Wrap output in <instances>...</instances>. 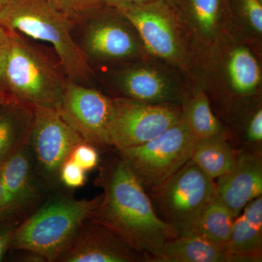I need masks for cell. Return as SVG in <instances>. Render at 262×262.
Segmentation results:
<instances>
[{"label":"cell","instance_id":"cell-1","mask_svg":"<svg viewBox=\"0 0 262 262\" xmlns=\"http://www.w3.org/2000/svg\"><path fill=\"white\" fill-rule=\"evenodd\" d=\"M97 184L103 199L89 219L113 230L131 247L156 262L164 244L177 237L158 215L149 194L121 157L106 164Z\"/></svg>","mask_w":262,"mask_h":262},{"label":"cell","instance_id":"cell-2","mask_svg":"<svg viewBox=\"0 0 262 262\" xmlns=\"http://www.w3.org/2000/svg\"><path fill=\"white\" fill-rule=\"evenodd\" d=\"M206 92L225 127L262 101V50L229 31L188 75Z\"/></svg>","mask_w":262,"mask_h":262},{"label":"cell","instance_id":"cell-3","mask_svg":"<svg viewBox=\"0 0 262 262\" xmlns=\"http://www.w3.org/2000/svg\"><path fill=\"white\" fill-rule=\"evenodd\" d=\"M72 25L48 0H8L0 14L3 28L51 44L68 79L89 82L94 72L71 34Z\"/></svg>","mask_w":262,"mask_h":262},{"label":"cell","instance_id":"cell-4","mask_svg":"<svg viewBox=\"0 0 262 262\" xmlns=\"http://www.w3.org/2000/svg\"><path fill=\"white\" fill-rule=\"evenodd\" d=\"M102 199L101 194L90 200L63 196L48 202L15 228L10 248L37 253L45 261H57Z\"/></svg>","mask_w":262,"mask_h":262},{"label":"cell","instance_id":"cell-5","mask_svg":"<svg viewBox=\"0 0 262 262\" xmlns=\"http://www.w3.org/2000/svg\"><path fill=\"white\" fill-rule=\"evenodd\" d=\"M8 32L10 43L4 71L5 95L33 107L58 110L67 80L40 50L19 33Z\"/></svg>","mask_w":262,"mask_h":262},{"label":"cell","instance_id":"cell-6","mask_svg":"<svg viewBox=\"0 0 262 262\" xmlns=\"http://www.w3.org/2000/svg\"><path fill=\"white\" fill-rule=\"evenodd\" d=\"M104 69L103 81L115 96L181 106L189 90L187 74L150 55Z\"/></svg>","mask_w":262,"mask_h":262},{"label":"cell","instance_id":"cell-7","mask_svg":"<svg viewBox=\"0 0 262 262\" xmlns=\"http://www.w3.org/2000/svg\"><path fill=\"white\" fill-rule=\"evenodd\" d=\"M118 10L134 24L150 56L190 73L196 64L195 55L172 5L155 0Z\"/></svg>","mask_w":262,"mask_h":262},{"label":"cell","instance_id":"cell-8","mask_svg":"<svg viewBox=\"0 0 262 262\" xmlns=\"http://www.w3.org/2000/svg\"><path fill=\"white\" fill-rule=\"evenodd\" d=\"M196 142L180 119L152 140L117 151L148 194H152L191 160Z\"/></svg>","mask_w":262,"mask_h":262},{"label":"cell","instance_id":"cell-9","mask_svg":"<svg viewBox=\"0 0 262 262\" xmlns=\"http://www.w3.org/2000/svg\"><path fill=\"white\" fill-rule=\"evenodd\" d=\"M215 193L214 179L190 160L151 195L156 201L160 218L177 236H182L192 232Z\"/></svg>","mask_w":262,"mask_h":262},{"label":"cell","instance_id":"cell-10","mask_svg":"<svg viewBox=\"0 0 262 262\" xmlns=\"http://www.w3.org/2000/svg\"><path fill=\"white\" fill-rule=\"evenodd\" d=\"M84 24L81 48L103 68L149 55L134 24L115 8L103 5Z\"/></svg>","mask_w":262,"mask_h":262},{"label":"cell","instance_id":"cell-11","mask_svg":"<svg viewBox=\"0 0 262 262\" xmlns=\"http://www.w3.org/2000/svg\"><path fill=\"white\" fill-rule=\"evenodd\" d=\"M108 128L110 145L117 150L141 145L173 126L182 116L181 106L160 104L114 96Z\"/></svg>","mask_w":262,"mask_h":262},{"label":"cell","instance_id":"cell-12","mask_svg":"<svg viewBox=\"0 0 262 262\" xmlns=\"http://www.w3.org/2000/svg\"><path fill=\"white\" fill-rule=\"evenodd\" d=\"M85 141L54 108L36 106L29 144L39 173L48 184L59 181L62 165L77 144Z\"/></svg>","mask_w":262,"mask_h":262},{"label":"cell","instance_id":"cell-13","mask_svg":"<svg viewBox=\"0 0 262 262\" xmlns=\"http://www.w3.org/2000/svg\"><path fill=\"white\" fill-rule=\"evenodd\" d=\"M113 110V97L67 79L57 111L86 142L106 148L111 146L108 128Z\"/></svg>","mask_w":262,"mask_h":262},{"label":"cell","instance_id":"cell-14","mask_svg":"<svg viewBox=\"0 0 262 262\" xmlns=\"http://www.w3.org/2000/svg\"><path fill=\"white\" fill-rule=\"evenodd\" d=\"M33 163L32 151L28 144L0 167L3 187L0 224L18 226L39 201L41 189Z\"/></svg>","mask_w":262,"mask_h":262},{"label":"cell","instance_id":"cell-15","mask_svg":"<svg viewBox=\"0 0 262 262\" xmlns=\"http://www.w3.org/2000/svg\"><path fill=\"white\" fill-rule=\"evenodd\" d=\"M173 8L192 45L196 64L233 29L227 0H176Z\"/></svg>","mask_w":262,"mask_h":262},{"label":"cell","instance_id":"cell-16","mask_svg":"<svg viewBox=\"0 0 262 262\" xmlns=\"http://www.w3.org/2000/svg\"><path fill=\"white\" fill-rule=\"evenodd\" d=\"M57 261L139 262L146 259L113 230L88 219Z\"/></svg>","mask_w":262,"mask_h":262},{"label":"cell","instance_id":"cell-17","mask_svg":"<svg viewBox=\"0 0 262 262\" xmlns=\"http://www.w3.org/2000/svg\"><path fill=\"white\" fill-rule=\"evenodd\" d=\"M215 189L236 218L248 203L262 196L261 154L239 149L232 169L217 178Z\"/></svg>","mask_w":262,"mask_h":262},{"label":"cell","instance_id":"cell-18","mask_svg":"<svg viewBox=\"0 0 262 262\" xmlns=\"http://www.w3.org/2000/svg\"><path fill=\"white\" fill-rule=\"evenodd\" d=\"M231 262L262 259V196L248 203L234 220L225 246Z\"/></svg>","mask_w":262,"mask_h":262},{"label":"cell","instance_id":"cell-19","mask_svg":"<svg viewBox=\"0 0 262 262\" xmlns=\"http://www.w3.org/2000/svg\"><path fill=\"white\" fill-rule=\"evenodd\" d=\"M34 107L7 96L0 105V167L29 144Z\"/></svg>","mask_w":262,"mask_h":262},{"label":"cell","instance_id":"cell-20","mask_svg":"<svg viewBox=\"0 0 262 262\" xmlns=\"http://www.w3.org/2000/svg\"><path fill=\"white\" fill-rule=\"evenodd\" d=\"M181 110V119L196 140L220 135L227 130L213 112L206 92L190 77L189 90Z\"/></svg>","mask_w":262,"mask_h":262},{"label":"cell","instance_id":"cell-21","mask_svg":"<svg viewBox=\"0 0 262 262\" xmlns=\"http://www.w3.org/2000/svg\"><path fill=\"white\" fill-rule=\"evenodd\" d=\"M156 262H231V259L224 246L190 234L167 241Z\"/></svg>","mask_w":262,"mask_h":262},{"label":"cell","instance_id":"cell-22","mask_svg":"<svg viewBox=\"0 0 262 262\" xmlns=\"http://www.w3.org/2000/svg\"><path fill=\"white\" fill-rule=\"evenodd\" d=\"M239 150L234 149L226 130L220 135L196 140L191 160L208 177L215 179L232 169Z\"/></svg>","mask_w":262,"mask_h":262},{"label":"cell","instance_id":"cell-23","mask_svg":"<svg viewBox=\"0 0 262 262\" xmlns=\"http://www.w3.org/2000/svg\"><path fill=\"white\" fill-rule=\"evenodd\" d=\"M234 220V215L215 193L190 234L225 247L230 238Z\"/></svg>","mask_w":262,"mask_h":262},{"label":"cell","instance_id":"cell-24","mask_svg":"<svg viewBox=\"0 0 262 262\" xmlns=\"http://www.w3.org/2000/svg\"><path fill=\"white\" fill-rule=\"evenodd\" d=\"M233 30L262 50V0H227Z\"/></svg>","mask_w":262,"mask_h":262},{"label":"cell","instance_id":"cell-25","mask_svg":"<svg viewBox=\"0 0 262 262\" xmlns=\"http://www.w3.org/2000/svg\"><path fill=\"white\" fill-rule=\"evenodd\" d=\"M226 128L232 144L237 142L243 147L241 149L261 154L262 101L241 114Z\"/></svg>","mask_w":262,"mask_h":262},{"label":"cell","instance_id":"cell-26","mask_svg":"<svg viewBox=\"0 0 262 262\" xmlns=\"http://www.w3.org/2000/svg\"><path fill=\"white\" fill-rule=\"evenodd\" d=\"M58 11L65 15L72 25L83 23L101 7L100 0H48Z\"/></svg>","mask_w":262,"mask_h":262},{"label":"cell","instance_id":"cell-27","mask_svg":"<svg viewBox=\"0 0 262 262\" xmlns=\"http://www.w3.org/2000/svg\"><path fill=\"white\" fill-rule=\"evenodd\" d=\"M70 158L86 172L92 170L99 163V155L96 146L82 141L72 150Z\"/></svg>","mask_w":262,"mask_h":262},{"label":"cell","instance_id":"cell-28","mask_svg":"<svg viewBox=\"0 0 262 262\" xmlns=\"http://www.w3.org/2000/svg\"><path fill=\"white\" fill-rule=\"evenodd\" d=\"M59 181L71 189L82 187L86 182V171L69 158L62 165Z\"/></svg>","mask_w":262,"mask_h":262},{"label":"cell","instance_id":"cell-29","mask_svg":"<svg viewBox=\"0 0 262 262\" xmlns=\"http://www.w3.org/2000/svg\"><path fill=\"white\" fill-rule=\"evenodd\" d=\"M9 34L8 30L0 26V94L3 95H5L4 71L9 49Z\"/></svg>","mask_w":262,"mask_h":262},{"label":"cell","instance_id":"cell-30","mask_svg":"<svg viewBox=\"0 0 262 262\" xmlns=\"http://www.w3.org/2000/svg\"><path fill=\"white\" fill-rule=\"evenodd\" d=\"M17 227L18 226L0 224V261L10 248L12 237Z\"/></svg>","mask_w":262,"mask_h":262},{"label":"cell","instance_id":"cell-31","mask_svg":"<svg viewBox=\"0 0 262 262\" xmlns=\"http://www.w3.org/2000/svg\"><path fill=\"white\" fill-rule=\"evenodd\" d=\"M100 1L106 6L119 10L127 8V7L146 4V3H151L155 0H100Z\"/></svg>","mask_w":262,"mask_h":262},{"label":"cell","instance_id":"cell-32","mask_svg":"<svg viewBox=\"0 0 262 262\" xmlns=\"http://www.w3.org/2000/svg\"><path fill=\"white\" fill-rule=\"evenodd\" d=\"M8 3V0H0V14H1L3 10H4L5 5Z\"/></svg>","mask_w":262,"mask_h":262},{"label":"cell","instance_id":"cell-33","mask_svg":"<svg viewBox=\"0 0 262 262\" xmlns=\"http://www.w3.org/2000/svg\"><path fill=\"white\" fill-rule=\"evenodd\" d=\"M3 201V187H2L1 179H0V206Z\"/></svg>","mask_w":262,"mask_h":262},{"label":"cell","instance_id":"cell-34","mask_svg":"<svg viewBox=\"0 0 262 262\" xmlns=\"http://www.w3.org/2000/svg\"><path fill=\"white\" fill-rule=\"evenodd\" d=\"M6 97L7 96H5V95L0 94V105H1L2 103H3V101H4V100L5 99V98H6Z\"/></svg>","mask_w":262,"mask_h":262},{"label":"cell","instance_id":"cell-35","mask_svg":"<svg viewBox=\"0 0 262 262\" xmlns=\"http://www.w3.org/2000/svg\"><path fill=\"white\" fill-rule=\"evenodd\" d=\"M165 1L166 2V3H168V4L172 5L173 7L175 5L176 0H165Z\"/></svg>","mask_w":262,"mask_h":262}]
</instances>
